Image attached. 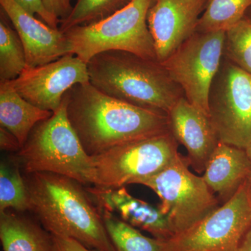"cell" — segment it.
Returning a JSON list of instances; mask_svg holds the SVG:
<instances>
[{"instance_id": "2e32d148", "label": "cell", "mask_w": 251, "mask_h": 251, "mask_svg": "<svg viewBox=\"0 0 251 251\" xmlns=\"http://www.w3.org/2000/svg\"><path fill=\"white\" fill-rule=\"evenodd\" d=\"M251 173V161L244 149L219 142L202 178L224 204L237 193Z\"/></svg>"}, {"instance_id": "8fae6325", "label": "cell", "mask_w": 251, "mask_h": 251, "mask_svg": "<svg viewBox=\"0 0 251 251\" xmlns=\"http://www.w3.org/2000/svg\"><path fill=\"white\" fill-rule=\"evenodd\" d=\"M88 82L87 63L69 53L44 65L26 67L9 83L29 103L54 112L60 106L68 91L77 84Z\"/></svg>"}, {"instance_id": "7c38bea8", "label": "cell", "mask_w": 251, "mask_h": 251, "mask_svg": "<svg viewBox=\"0 0 251 251\" xmlns=\"http://www.w3.org/2000/svg\"><path fill=\"white\" fill-rule=\"evenodd\" d=\"M206 0H152L147 23L162 63L196 32Z\"/></svg>"}, {"instance_id": "e0dca14e", "label": "cell", "mask_w": 251, "mask_h": 251, "mask_svg": "<svg viewBox=\"0 0 251 251\" xmlns=\"http://www.w3.org/2000/svg\"><path fill=\"white\" fill-rule=\"evenodd\" d=\"M52 114L23 99L9 82H0V125L16 137L21 148L33 128Z\"/></svg>"}, {"instance_id": "f1b7e54d", "label": "cell", "mask_w": 251, "mask_h": 251, "mask_svg": "<svg viewBox=\"0 0 251 251\" xmlns=\"http://www.w3.org/2000/svg\"><path fill=\"white\" fill-rule=\"evenodd\" d=\"M237 251H251V227L243 237Z\"/></svg>"}, {"instance_id": "6da1fadb", "label": "cell", "mask_w": 251, "mask_h": 251, "mask_svg": "<svg viewBox=\"0 0 251 251\" xmlns=\"http://www.w3.org/2000/svg\"><path fill=\"white\" fill-rule=\"evenodd\" d=\"M64 97L69 122L90 156L170 131L166 112L113 98L90 82L74 85Z\"/></svg>"}, {"instance_id": "7402d4cb", "label": "cell", "mask_w": 251, "mask_h": 251, "mask_svg": "<svg viewBox=\"0 0 251 251\" xmlns=\"http://www.w3.org/2000/svg\"><path fill=\"white\" fill-rule=\"evenodd\" d=\"M29 210L25 179L14 162L1 161L0 164V213Z\"/></svg>"}, {"instance_id": "3957f363", "label": "cell", "mask_w": 251, "mask_h": 251, "mask_svg": "<svg viewBox=\"0 0 251 251\" xmlns=\"http://www.w3.org/2000/svg\"><path fill=\"white\" fill-rule=\"evenodd\" d=\"M87 64L90 82L96 88L137 106L168 114L184 97L181 87L158 61L110 50L97 54Z\"/></svg>"}, {"instance_id": "f546056e", "label": "cell", "mask_w": 251, "mask_h": 251, "mask_svg": "<svg viewBox=\"0 0 251 251\" xmlns=\"http://www.w3.org/2000/svg\"><path fill=\"white\" fill-rule=\"evenodd\" d=\"M246 187H247V191L249 197L250 198L251 201V173L249 176H248L247 179L245 181Z\"/></svg>"}, {"instance_id": "4dcf8cb0", "label": "cell", "mask_w": 251, "mask_h": 251, "mask_svg": "<svg viewBox=\"0 0 251 251\" xmlns=\"http://www.w3.org/2000/svg\"><path fill=\"white\" fill-rule=\"evenodd\" d=\"M246 152L247 153V156H249V159L251 161V143L248 145L247 148L245 149Z\"/></svg>"}, {"instance_id": "30bf717a", "label": "cell", "mask_w": 251, "mask_h": 251, "mask_svg": "<svg viewBox=\"0 0 251 251\" xmlns=\"http://www.w3.org/2000/svg\"><path fill=\"white\" fill-rule=\"evenodd\" d=\"M251 227V201L244 183L222 206L167 240V251H237Z\"/></svg>"}, {"instance_id": "83f0119b", "label": "cell", "mask_w": 251, "mask_h": 251, "mask_svg": "<svg viewBox=\"0 0 251 251\" xmlns=\"http://www.w3.org/2000/svg\"><path fill=\"white\" fill-rule=\"evenodd\" d=\"M0 149L1 151L16 152L20 151L21 145L16 137L4 127H0Z\"/></svg>"}, {"instance_id": "cb8c5ba5", "label": "cell", "mask_w": 251, "mask_h": 251, "mask_svg": "<svg viewBox=\"0 0 251 251\" xmlns=\"http://www.w3.org/2000/svg\"><path fill=\"white\" fill-rule=\"evenodd\" d=\"M224 56L251 74V19L243 18L226 31Z\"/></svg>"}, {"instance_id": "ba28073f", "label": "cell", "mask_w": 251, "mask_h": 251, "mask_svg": "<svg viewBox=\"0 0 251 251\" xmlns=\"http://www.w3.org/2000/svg\"><path fill=\"white\" fill-rule=\"evenodd\" d=\"M208 106L219 141L245 150L251 142V74L224 56Z\"/></svg>"}, {"instance_id": "603a6c76", "label": "cell", "mask_w": 251, "mask_h": 251, "mask_svg": "<svg viewBox=\"0 0 251 251\" xmlns=\"http://www.w3.org/2000/svg\"><path fill=\"white\" fill-rule=\"evenodd\" d=\"M132 0H77L70 14L60 21L62 32L77 26L99 22L120 11Z\"/></svg>"}, {"instance_id": "4fadbf2b", "label": "cell", "mask_w": 251, "mask_h": 251, "mask_svg": "<svg viewBox=\"0 0 251 251\" xmlns=\"http://www.w3.org/2000/svg\"><path fill=\"white\" fill-rule=\"evenodd\" d=\"M1 10L18 33L27 68L39 67L72 53L65 34L23 9L14 0H0Z\"/></svg>"}, {"instance_id": "1f68e13d", "label": "cell", "mask_w": 251, "mask_h": 251, "mask_svg": "<svg viewBox=\"0 0 251 251\" xmlns=\"http://www.w3.org/2000/svg\"><path fill=\"white\" fill-rule=\"evenodd\" d=\"M246 16L248 18H251V7L249 9V11H247Z\"/></svg>"}, {"instance_id": "484cf974", "label": "cell", "mask_w": 251, "mask_h": 251, "mask_svg": "<svg viewBox=\"0 0 251 251\" xmlns=\"http://www.w3.org/2000/svg\"><path fill=\"white\" fill-rule=\"evenodd\" d=\"M46 10L59 22L69 16L73 6L71 0H43Z\"/></svg>"}, {"instance_id": "5b68a950", "label": "cell", "mask_w": 251, "mask_h": 251, "mask_svg": "<svg viewBox=\"0 0 251 251\" xmlns=\"http://www.w3.org/2000/svg\"><path fill=\"white\" fill-rule=\"evenodd\" d=\"M152 0H132L120 11L99 22L64 32L72 52L87 63L101 52L121 50L157 61L147 17Z\"/></svg>"}, {"instance_id": "9c48e42d", "label": "cell", "mask_w": 251, "mask_h": 251, "mask_svg": "<svg viewBox=\"0 0 251 251\" xmlns=\"http://www.w3.org/2000/svg\"><path fill=\"white\" fill-rule=\"evenodd\" d=\"M226 31H196L162 62L185 98L209 115L208 98L224 56Z\"/></svg>"}, {"instance_id": "8992f818", "label": "cell", "mask_w": 251, "mask_h": 251, "mask_svg": "<svg viewBox=\"0 0 251 251\" xmlns=\"http://www.w3.org/2000/svg\"><path fill=\"white\" fill-rule=\"evenodd\" d=\"M187 158L179 153L162 171L137 184L152 190L161 199L174 235L181 233L219 207V199L202 176L190 171Z\"/></svg>"}, {"instance_id": "d6986e66", "label": "cell", "mask_w": 251, "mask_h": 251, "mask_svg": "<svg viewBox=\"0 0 251 251\" xmlns=\"http://www.w3.org/2000/svg\"><path fill=\"white\" fill-rule=\"evenodd\" d=\"M114 251H167L166 241L148 237L110 211L99 209Z\"/></svg>"}, {"instance_id": "277c9868", "label": "cell", "mask_w": 251, "mask_h": 251, "mask_svg": "<svg viewBox=\"0 0 251 251\" xmlns=\"http://www.w3.org/2000/svg\"><path fill=\"white\" fill-rule=\"evenodd\" d=\"M18 157L27 175L54 173L82 185L93 186L95 182L93 159L69 122L64 97L52 116L33 128Z\"/></svg>"}, {"instance_id": "ac0fdd59", "label": "cell", "mask_w": 251, "mask_h": 251, "mask_svg": "<svg viewBox=\"0 0 251 251\" xmlns=\"http://www.w3.org/2000/svg\"><path fill=\"white\" fill-rule=\"evenodd\" d=\"M0 239L4 251H51L52 235L40 223L14 214L0 213Z\"/></svg>"}, {"instance_id": "d4e9b609", "label": "cell", "mask_w": 251, "mask_h": 251, "mask_svg": "<svg viewBox=\"0 0 251 251\" xmlns=\"http://www.w3.org/2000/svg\"><path fill=\"white\" fill-rule=\"evenodd\" d=\"M14 1L29 14L33 16L36 15L39 16L42 20L43 22L54 29H59V20L54 17L46 10L43 0H14Z\"/></svg>"}, {"instance_id": "5bb4252c", "label": "cell", "mask_w": 251, "mask_h": 251, "mask_svg": "<svg viewBox=\"0 0 251 251\" xmlns=\"http://www.w3.org/2000/svg\"><path fill=\"white\" fill-rule=\"evenodd\" d=\"M168 117L170 132L186 148L189 166L198 173H204L220 142L209 115L183 97Z\"/></svg>"}, {"instance_id": "7a4b0ae2", "label": "cell", "mask_w": 251, "mask_h": 251, "mask_svg": "<svg viewBox=\"0 0 251 251\" xmlns=\"http://www.w3.org/2000/svg\"><path fill=\"white\" fill-rule=\"evenodd\" d=\"M25 182L29 211L50 234L97 251H114L101 214L82 184L49 173L27 174Z\"/></svg>"}, {"instance_id": "44dd1931", "label": "cell", "mask_w": 251, "mask_h": 251, "mask_svg": "<svg viewBox=\"0 0 251 251\" xmlns=\"http://www.w3.org/2000/svg\"><path fill=\"white\" fill-rule=\"evenodd\" d=\"M1 10L0 15V82L17 78L27 67L25 52L18 33L10 26Z\"/></svg>"}, {"instance_id": "ffe728a7", "label": "cell", "mask_w": 251, "mask_h": 251, "mask_svg": "<svg viewBox=\"0 0 251 251\" xmlns=\"http://www.w3.org/2000/svg\"><path fill=\"white\" fill-rule=\"evenodd\" d=\"M251 0H206L196 31H226L245 17Z\"/></svg>"}, {"instance_id": "52a82bcc", "label": "cell", "mask_w": 251, "mask_h": 251, "mask_svg": "<svg viewBox=\"0 0 251 251\" xmlns=\"http://www.w3.org/2000/svg\"><path fill=\"white\" fill-rule=\"evenodd\" d=\"M177 142L170 131L115 147L92 156L93 186L118 188L137 184L156 174L179 154Z\"/></svg>"}, {"instance_id": "4316f807", "label": "cell", "mask_w": 251, "mask_h": 251, "mask_svg": "<svg viewBox=\"0 0 251 251\" xmlns=\"http://www.w3.org/2000/svg\"><path fill=\"white\" fill-rule=\"evenodd\" d=\"M51 251H97L85 247L80 242L72 238L52 236Z\"/></svg>"}, {"instance_id": "9a60e30c", "label": "cell", "mask_w": 251, "mask_h": 251, "mask_svg": "<svg viewBox=\"0 0 251 251\" xmlns=\"http://www.w3.org/2000/svg\"><path fill=\"white\" fill-rule=\"evenodd\" d=\"M99 209L118 214L120 219L153 237L167 241L174 236L166 214L161 208L132 196L125 186L105 188L92 186L87 188Z\"/></svg>"}]
</instances>
